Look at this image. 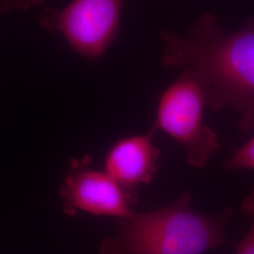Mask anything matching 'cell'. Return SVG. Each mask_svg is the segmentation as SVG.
<instances>
[{
    "label": "cell",
    "instance_id": "9c48e42d",
    "mask_svg": "<svg viewBox=\"0 0 254 254\" xmlns=\"http://www.w3.org/2000/svg\"><path fill=\"white\" fill-rule=\"evenodd\" d=\"M45 0H0V12L9 13L14 10L27 11L33 6L42 5Z\"/></svg>",
    "mask_w": 254,
    "mask_h": 254
},
{
    "label": "cell",
    "instance_id": "7a4b0ae2",
    "mask_svg": "<svg viewBox=\"0 0 254 254\" xmlns=\"http://www.w3.org/2000/svg\"><path fill=\"white\" fill-rule=\"evenodd\" d=\"M233 210L216 216L192 208L184 191L170 205L122 218L117 235L103 241L101 254H203L226 243Z\"/></svg>",
    "mask_w": 254,
    "mask_h": 254
},
{
    "label": "cell",
    "instance_id": "5b68a950",
    "mask_svg": "<svg viewBox=\"0 0 254 254\" xmlns=\"http://www.w3.org/2000/svg\"><path fill=\"white\" fill-rule=\"evenodd\" d=\"M91 163L90 154L71 160L60 190L64 212L71 216L79 210L121 219L131 217L135 213L132 204L137 200L105 172L91 169Z\"/></svg>",
    "mask_w": 254,
    "mask_h": 254
},
{
    "label": "cell",
    "instance_id": "277c9868",
    "mask_svg": "<svg viewBox=\"0 0 254 254\" xmlns=\"http://www.w3.org/2000/svg\"><path fill=\"white\" fill-rule=\"evenodd\" d=\"M123 0H73L62 9L45 8L41 26L62 34L75 52L99 60L118 34Z\"/></svg>",
    "mask_w": 254,
    "mask_h": 254
},
{
    "label": "cell",
    "instance_id": "6da1fadb",
    "mask_svg": "<svg viewBox=\"0 0 254 254\" xmlns=\"http://www.w3.org/2000/svg\"><path fill=\"white\" fill-rule=\"evenodd\" d=\"M163 42L161 64L182 67L203 84L213 110L236 111L241 132L254 130V19L239 30L226 33L212 14L205 13L186 36L169 30Z\"/></svg>",
    "mask_w": 254,
    "mask_h": 254
},
{
    "label": "cell",
    "instance_id": "8992f818",
    "mask_svg": "<svg viewBox=\"0 0 254 254\" xmlns=\"http://www.w3.org/2000/svg\"><path fill=\"white\" fill-rule=\"evenodd\" d=\"M153 127L140 135L123 137L109 149L105 173L137 200L141 186L150 184L158 170L160 150L154 145Z\"/></svg>",
    "mask_w": 254,
    "mask_h": 254
},
{
    "label": "cell",
    "instance_id": "3957f363",
    "mask_svg": "<svg viewBox=\"0 0 254 254\" xmlns=\"http://www.w3.org/2000/svg\"><path fill=\"white\" fill-rule=\"evenodd\" d=\"M206 91L199 77L188 69L161 94L153 128L172 136L185 149L192 167L203 168L220 147L216 132L203 124Z\"/></svg>",
    "mask_w": 254,
    "mask_h": 254
},
{
    "label": "cell",
    "instance_id": "52a82bcc",
    "mask_svg": "<svg viewBox=\"0 0 254 254\" xmlns=\"http://www.w3.org/2000/svg\"><path fill=\"white\" fill-rule=\"evenodd\" d=\"M241 211L251 219V227L239 242L235 254H254V190L247 195L241 203Z\"/></svg>",
    "mask_w": 254,
    "mask_h": 254
},
{
    "label": "cell",
    "instance_id": "ba28073f",
    "mask_svg": "<svg viewBox=\"0 0 254 254\" xmlns=\"http://www.w3.org/2000/svg\"><path fill=\"white\" fill-rule=\"evenodd\" d=\"M226 170H254V136L223 163Z\"/></svg>",
    "mask_w": 254,
    "mask_h": 254
}]
</instances>
